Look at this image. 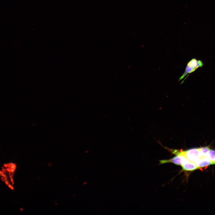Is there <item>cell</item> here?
<instances>
[{"label":"cell","mask_w":215,"mask_h":215,"mask_svg":"<svg viewBox=\"0 0 215 215\" xmlns=\"http://www.w3.org/2000/svg\"><path fill=\"white\" fill-rule=\"evenodd\" d=\"M204 65L202 60L195 58H192L187 63L185 71L179 79V81L181 80L186 76L181 83H182L191 73L195 71L198 68L202 67Z\"/></svg>","instance_id":"cell-1"},{"label":"cell","mask_w":215,"mask_h":215,"mask_svg":"<svg viewBox=\"0 0 215 215\" xmlns=\"http://www.w3.org/2000/svg\"><path fill=\"white\" fill-rule=\"evenodd\" d=\"M179 151L188 160L194 163L202 156L199 148H193L185 151L181 150Z\"/></svg>","instance_id":"cell-2"},{"label":"cell","mask_w":215,"mask_h":215,"mask_svg":"<svg viewBox=\"0 0 215 215\" xmlns=\"http://www.w3.org/2000/svg\"><path fill=\"white\" fill-rule=\"evenodd\" d=\"M173 153L176 155V156L169 159L160 160V164L172 163L176 165H181L183 163L188 160L182 154L179 150H175L173 151Z\"/></svg>","instance_id":"cell-3"},{"label":"cell","mask_w":215,"mask_h":215,"mask_svg":"<svg viewBox=\"0 0 215 215\" xmlns=\"http://www.w3.org/2000/svg\"><path fill=\"white\" fill-rule=\"evenodd\" d=\"M198 168L213 165V162L207 156H202L195 162Z\"/></svg>","instance_id":"cell-4"},{"label":"cell","mask_w":215,"mask_h":215,"mask_svg":"<svg viewBox=\"0 0 215 215\" xmlns=\"http://www.w3.org/2000/svg\"><path fill=\"white\" fill-rule=\"evenodd\" d=\"M182 169L186 171H193L198 169L194 162L188 160L181 165Z\"/></svg>","instance_id":"cell-5"},{"label":"cell","mask_w":215,"mask_h":215,"mask_svg":"<svg viewBox=\"0 0 215 215\" xmlns=\"http://www.w3.org/2000/svg\"><path fill=\"white\" fill-rule=\"evenodd\" d=\"M207 156L213 162L215 161V150L210 149L208 152Z\"/></svg>","instance_id":"cell-6"},{"label":"cell","mask_w":215,"mask_h":215,"mask_svg":"<svg viewBox=\"0 0 215 215\" xmlns=\"http://www.w3.org/2000/svg\"><path fill=\"white\" fill-rule=\"evenodd\" d=\"M199 149L202 156H207L208 151L210 149L208 146L202 147Z\"/></svg>","instance_id":"cell-7"},{"label":"cell","mask_w":215,"mask_h":215,"mask_svg":"<svg viewBox=\"0 0 215 215\" xmlns=\"http://www.w3.org/2000/svg\"><path fill=\"white\" fill-rule=\"evenodd\" d=\"M215 164V161L213 162V165Z\"/></svg>","instance_id":"cell-8"}]
</instances>
